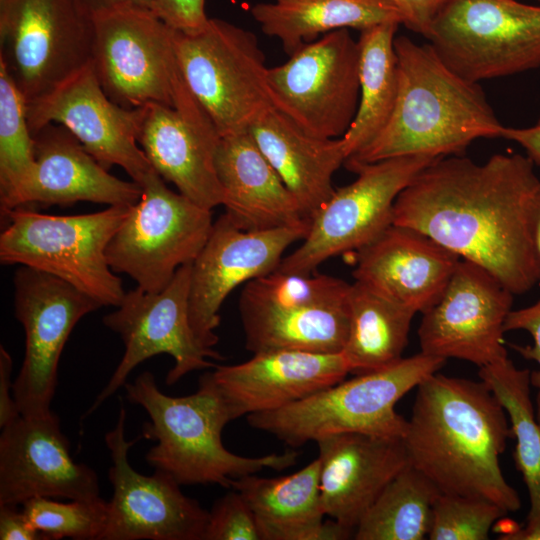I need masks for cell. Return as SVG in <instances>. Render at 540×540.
<instances>
[{
  "mask_svg": "<svg viewBox=\"0 0 540 540\" xmlns=\"http://www.w3.org/2000/svg\"><path fill=\"white\" fill-rule=\"evenodd\" d=\"M539 184L528 156L495 154L483 164L439 157L400 192L392 224L418 230L523 294L538 282L530 210Z\"/></svg>",
  "mask_w": 540,
  "mask_h": 540,
  "instance_id": "cell-1",
  "label": "cell"
},
{
  "mask_svg": "<svg viewBox=\"0 0 540 540\" xmlns=\"http://www.w3.org/2000/svg\"><path fill=\"white\" fill-rule=\"evenodd\" d=\"M510 437L507 413L483 381L436 372L417 386L402 440L409 464L441 493L483 498L510 513L521 507L499 461Z\"/></svg>",
  "mask_w": 540,
  "mask_h": 540,
  "instance_id": "cell-2",
  "label": "cell"
},
{
  "mask_svg": "<svg viewBox=\"0 0 540 540\" xmlns=\"http://www.w3.org/2000/svg\"><path fill=\"white\" fill-rule=\"evenodd\" d=\"M398 92L389 120L359 153L349 170L410 155H461L476 139L501 138L497 119L479 83L449 68L431 44L395 37Z\"/></svg>",
  "mask_w": 540,
  "mask_h": 540,
  "instance_id": "cell-3",
  "label": "cell"
},
{
  "mask_svg": "<svg viewBox=\"0 0 540 540\" xmlns=\"http://www.w3.org/2000/svg\"><path fill=\"white\" fill-rule=\"evenodd\" d=\"M124 387L127 399L142 406L150 417L143 426V436L157 444L147 452V463L168 472L181 485L218 484L231 488L237 478L266 468L281 471L297 461L294 450L244 457L223 445V428L234 417L210 372L200 378L196 392L183 397L164 394L149 371Z\"/></svg>",
  "mask_w": 540,
  "mask_h": 540,
  "instance_id": "cell-4",
  "label": "cell"
},
{
  "mask_svg": "<svg viewBox=\"0 0 540 540\" xmlns=\"http://www.w3.org/2000/svg\"><path fill=\"white\" fill-rule=\"evenodd\" d=\"M446 360L422 352L369 373L354 375L282 408L247 416L249 425L291 448L341 433L402 438L407 420L395 410L409 391Z\"/></svg>",
  "mask_w": 540,
  "mask_h": 540,
  "instance_id": "cell-5",
  "label": "cell"
},
{
  "mask_svg": "<svg viewBox=\"0 0 540 540\" xmlns=\"http://www.w3.org/2000/svg\"><path fill=\"white\" fill-rule=\"evenodd\" d=\"M132 206L71 216L41 214L28 206L1 211L6 226L0 235V261L49 273L102 306L117 307L126 292L106 250Z\"/></svg>",
  "mask_w": 540,
  "mask_h": 540,
  "instance_id": "cell-6",
  "label": "cell"
},
{
  "mask_svg": "<svg viewBox=\"0 0 540 540\" xmlns=\"http://www.w3.org/2000/svg\"><path fill=\"white\" fill-rule=\"evenodd\" d=\"M351 284L316 272L279 270L244 285L239 310L246 348L341 353L349 332Z\"/></svg>",
  "mask_w": 540,
  "mask_h": 540,
  "instance_id": "cell-7",
  "label": "cell"
},
{
  "mask_svg": "<svg viewBox=\"0 0 540 540\" xmlns=\"http://www.w3.org/2000/svg\"><path fill=\"white\" fill-rule=\"evenodd\" d=\"M175 53L183 80L222 136L248 131L275 108L269 67L251 31L209 18L200 30H175Z\"/></svg>",
  "mask_w": 540,
  "mask_h": 540,
  "instance_id": "cell-8",
  "label": "cell"
},
{
  "mask_svg": "<svg viewBox=\"0 0 540 540\" xmlns=\"http://www.w3.org/2000/svg\"><path fill=\"white\" fill-rule=\"evenodd\" d=\"M425 38L466 80L540 67V6L516 0H445Z\"/></svg>",
  "mask_w": 540,
  "mask_h": 540,
  "instance_id": "cell-9",
  "label": "cell"
},
{
  "mask_svg": "<svg viewBox=\"0 0 540 540\" xmlns=\"http://www.w3.org/2000/svg\"><path fill=\"white\" fill-rule=\"evenodd\" d=\"M140 186V199L110 240L106 257L115 273L158 293L206 244L214 225L212 209L169 189L154 169Z\"/></svg>",
  "mask_w": 540,
  "mask_h": 540,
  "instance_id": "cell-10",
  "label": "cell"
},
{
  "mask_svg": "<svg viewBox=\"0 0 540 540\" xmlns=\"http://www.w3.org/2000/svg\"><path fill=\"white\" fill-rule=\"evenodd\" d=\"M0 43L29 103L91 62L92 14L78 0H0Z\"/></svg>",
  "mask_w": 540,
  "mask_h": 540,
  "instance_id": "cell-11",
  "label": "cell"
},
{
  "mask_svg": "<svg viewBox=\"0 0 540 540\" xmlns=\"http://www.w3.org/2000/svg\"><path fill=\"white\" fill-rule=\"evenodd\" d=\"M431 155L400 156L353 168L357 178L335 189L311 219L302 244L283 257L279 270L308 274L331 257L357 251L392 225L400 192L430 163Z\"/></svg>",
  "mask_w": 540,
  "mask_h": 540,
  "instance_id": "cell-12",
  "label": "cell"
},
{
  "mask_svg": "<svg viewBox=\"0 0 540 540\" xmlns=\"http://www.w3.org/2000/svg\"><path fill=\"white\" fill-rule=\"evenodd\" d=\"M92 20L91 63L108 97L125 108L173 107L181 78L175 30L140 7L96 12Z\"/></svg>",
  "mask_w": 540,
  "mask_h": 540,
  "instance_id": "cell-13",
  "label": "cell"
},
{
  "mask_svg": "<svg viewBox=\"0 0 540 540\" xmlns=\"http://www.w3.org/2000/svg\"><path fill=\"white\" fill-rule=\"evenodd\" d=\"M268 83L275 108L301 129L341 138L359 104L358 41L349 29L327 33L269 68Z\"/></svg>",
  "mask_w": 540,
  "mask_h": 540,
  "instance_id": "cell-14",
  "label": "cell"
},
{
  "mask_svg": "<svg viewBox=\"0 0 540 540\" xmlns=\"http://www.w3.org/2000/svg\"><path fill=\"white\" fill-rule=\"evenodd\" d=\"M192 263L181 266L160 292L136 287L125 293L117 310L103 317L104 324L120 335L125 351L110 380L96 397L88 414L124 386L130 372L158 354L170 355L175 364L166 376L173 385L186 374L213 367L208 359H221L213 349L203 347L189 321L188 297Z\"/></svg>",
  "mask_w": 540,
  "mask_h": 540,
  "instance_id": "cell-15",
  "label": "cell"
},
{
  "mask_svg": "<svg viewBox=\"0 0 540 540\" xmlns=\"http://www.w3.org/2000/svg\"><path fill=\"white\" fill-rule=\"evenodd\" d=\"M15 317L25 331V355L13 382L19 412L40 417L52 412L58 363L73 328L102 305L66 281L21 265L14 274Z\"/></svg>",
  "mask_w": 540,
  "mask_h": 540,
  "instance_id": "cell-16",
  "label": "cell"
},
{
  "mask_svg": "<svg viewBox=\"0 0 540 540\" xmlns=\"http://www.w3.org/2000/svg\"><path fill=\"white\" fill-rule=\"evenodd\" d=\"M513 294L483 267L460 259L440 298L423 314L421 352L479 368L507 356L504 323Z\"/></svg>",
  "mask_w": 540,
  "mask_h": 540,
  "instance_id": "cell-17",
  "label": "cell"
},
{
  "mask_svg": "<svg viewBox=\"0 0 540 540\" xmlns=\"http://www.w3.org/2000/svg\"><path fill=\"white\" fill-rule=\"evenodd\" d=\"M126 410L122 407L116 426L106 433L112 465L108 478L113 495L101 540H203L209 511L185 495L168 472H137L128 451L138 440L125 438Z\"/></svg>",
  "mask_w": 540,
  "mask_h": 540,
  "instance_id": "cell-18",
  "label": "cell"
},
{
  "mask_svg": "<svg viewBox=\"0 0 540 540\" xmlns=\"http://www.w3.org/2000/svg\"><path fill=\"white\" fill-rule=\"evenodd\" d=\"M142 117L143 106L125 108L108 97L91 62L27 103L32 134L62 125L104 168L120 166L139 185L153 170L138 143Z\"/></svg>",
  "mask_w": 540,
  "mask_h": 540,
  "instance_id": "cell-19",
  "label": "cell"
},
{
  "mask_svg": "<svg viewBox=\"0 0 540 540\" xmlns=\"http://www.w3.org/2000/svg\"><path fill=\"white\" fill-rule=\"evenodd\" d=\"M310 222L260 231L238 228L225 215L192 262L188 297L189 321L200 344L212 349L218 342L215 329L219 310L239 285L266 275L279 266L283 253L308 234Z\"/></svg>",
  "mask_w": 540,
  "mask_h": 540,
  "instance_id": "cell-20",
  "label": "cell"
},
{
  "mask_svg": "<svg viewBox=\"0 0 540 540\" xmlns=\"http://www.w3.org/2000/svg\"><path fill=\"white\" fill-rule=\"evenodd\" d=\"M221 135L189 91L178 82L174 106H143L138 143L153 169L178 192L205 208L223 204L216 170Z\"/></svg>",
  "mask_w": 540,
  "mask_h": 540,
  "instance_id": "cell-21",
  "label": "cell"
},
{
  "mask_svg": "<svg viewBox=\"0 0 540 540\" xmlns=\"http://www.w3.org/2000/svg\"><path fill=\"white\" fill-rule=\"evenodd\" d=\"M1 429L0 505H22L35 497L100 496L95 471L72 459L53 411L40 417L20 415Z\"/></svg>",
  "mask_w": 540,
  "mask_h": 540,
  "instance_id": "cell-22",
  "label": "cell"
},
{
  "mask_svg": "<svg viewBox=\"0 0 540 540\" xmlns=\"http://www.w3.org/2000/svg\"><path fill=\"white\" fill-rule=\"evenodd\" d=\"M34 167L1 211L19 206H71L79 201L132 206L142 188L108 172L64 126L50 123L33 134Z\"/></svg>",
  "mask_w": 540,
  "mask_h": 540,
  "instance_id": "cell-23",
  "label": "cell"
},
{
  "mask_svg": "<svg viewBox=\"0 0 540 540\" xmlns=\"http://www.w3.org/2000/svg\"><path fill=\"white\" fill-rule=\"evenodd\" d=\"M350 374L344 354L271 350L210 372L234 419L273 411L332 386Z\"/></svg>",
  "mask_w": 540,
  "mask_h": 540,
  "instance_id": "cell-24",
  "label": "cell"
},
{
  "mask_svg": "<svg viewBox=\"0 0 540 540\" xmlns=\"http://www.w3.org/2000/svg\"><path fill=\"white\" fill-rule=\"evenodd\" d=\"M326 516L355 532L364 514L409 460L402 438L362 433L316 441Z\"/></svg>",
  "mask_w": 540,
  "mask_h": 540,
  "instance_id": "cell-25",
  "label": "cell"
},
{
  "mask_svg": "<svg viewBox=\"0 0 540 540\" xmlns=\"http://www.w3.org/2000/svg\"><path fill=\"white\" fill-rule=\"evenodd\" d=\"M355 252V281L415 313L436 303L461 259L418 230L394 224Z\"/></svg>",
  "mask_w": 540,
  "mask_h": 540,
  "instance_id": "cell-26",
  "label": "cell"
},
{
  "mask_svg": "<svg viewBox=\"0 0 540 540\" xmlns=\"http://www.w3.org/2000/svg\"><path fill=\"white\" fill-rule=\"evenodd\" d=\"M216 170L224 214L238 228L260 231L311 222L248 131L221 137Z\"/></svg>",
  "mask_w": 540,
  "mask_h": 540,
  "instance_id": "cell-27",
  "label": "cell"
},
{
  "mask_svg": "<svg viewBox=\"0 0 540 540\" xmlns=\"http://www.w3.org/2000/svg\"><path fill=\"white\" fill-rule=\"evenodd\" d=\"M248 132L311 221L335 191L333 175L346 160L342 139L311 135L276 108Z\"/></svg>",
  "mask_w": 540,
  "mask_h": 540,
  "instance_id": "cell-28",
  "label": "cell"
},
{
  "mask_svg": "<svg viewBox=\"0 0 540 540\" xmlns=\"http://www.w3.org/2000/svg\"><path fill=\"white\" fill-rule=\"evenodd\" d=\"M231 488L251 507L261 540H344L354 536L336 521H325L318 458L286 476L237 478Z\"/></svg>",
  "mask_w": 540,
  "mask_h": 540,
  "instance_id": "cell-29",
  "label": "cell"
},
{
  "mask_svg": "<svg viewBox=\"0 0 540 540\" xmlns=\"http://www.w3.org/2000/svg\"><path fill=\"white\" fill-rule=\"evenodd\" d=\"M250 13L264 34L280 41L288 56L335 30L404 23L389 0H271L255 4Z\"/></svg>",
  "mask_w": 540,
  "mask_h": 540,
  "instance_id": "cell-30",
  "label": "cell"
},
{
  "mask_svg": "<svg viewBox=\"0 0 540 540\" xmlns=\"http://www.w3.org/2000/svg\"><path fill=\"white\" fill-rule=\"evenodd\" d=\"M479 377L499 400L515 438L514 460L526 485L530 508L523 528L506 532L503 540H522L540 532V420L531 399V373L508 358L479 368Z\"/></svg>",
  "mask_w": 540,
  "mask_h": 540,
  "instance_id": "cell-31",
  "label": "cell"
},
{
  "mask_svg": "<svg viewBox=\"0 0 540 540\" xmlns=\"http://www.w3.org/2000/svg\"><path fill=\"white\" fill-rule=\"evenodd\" d=\"M415 314L361 282L351 284L349 332L342 351L350 374L380 370L402 359Z\"/></svg>",
  "mask_w": 540,
  "mask_h": 540,
  "instance_id": "cell-32",
  "label": "cell"
},
{
  "mask_svg": "<svg viewBox=\"0 0 540 540\" xmlns=\"http://www.w3.org/2000/svg\"><path fill=\"white\" fill-rule=\"evenodd\" d=\"M399 25L386 22L360 31L357 40L359 104L351 125L341 137L346 160L359 153L379 134L393 111L398 92L394 40Z\"/></svg>",
  "mask_w": 540,
  "mask_h": 540,
  "instance_id": "cell-33",
  "label": "cell"
},
{
  "mask_svg": "<svg viewBox=\"0 0 540 540\" xmlns=\"http://www.w3.org/2000/svg\"><path fill=\"white\" fill-rule=\"evenodd\" d=\"M440 493L425 475L407 465L364 514L353 538L425 539L430 529L433 505Z\"/></svg>",
  "mask_w": 540,
  "mask_h": 540,
  "instance_id": "cell-34",
  "label": "cell"
},
{
  "mask_svg": "<svg viewBox=\"0 0 540 540\" xmlns=\"http://www.w3.org/2000/svg\"><path fill=\"white\" fill-rule=\"evenodd\" d=\"M35 164L27 102L0 61V204L28 178Z\"/></svg>",
  "mask_w": 540,
  "mask_h": 540,
  "instance_id": "cell-35",
  "label": "cell"
},
{
  "mask_svg": "<svg viewBox=\"0 0 540 540\" xmlns=\"http://www.w3.org/2000/svg\"><path fill=\"white\" fill-rule=\"evenodd\" d=\"M21 506L31 526L50 540H101L108 517V502L101 496L66 503L35 497Z\"/></svg>",
  "mask_w": 540,
  "mask_h": 540,
  "instance_id": "cell-36",
  "label": "cell"
},
{
  "mask_svg": "<svg viewBox=\"0 0 540 540\" xmlns=\"http://www.w3.org/2000/svg\"><path fill=\"white\" fill-rule=\"evenodd\" d=\"M507 512L477 497L440 493L434 502L430 540H486L497 520Z\"/></svg>",
  "mask_w": 540,
  "mask_h": 540,
  "instance_id": "cell-37",
  "label": "cell"
},
{
  "mask_svg": "<svg viewBox=\"0 0 540 540\" xmlns=\"http://www.w3.org/2000/svg\"><path fill=\"white\" fill-rule=\"evenodd\" d=\"M203 540H261L254 513L239 491L214 503Z\"/></svg>",
  "mask_w": 540,
  "mask_h": 540,
  "instance_id": "cell-38",
  "label": "cell"
},
{
  "mask_svg": "<svg viewBox=\"0 0 540 540\" xmlns=\"http://www.w3.org/2000/svg\"><path fill=\"white\" fill-rule=\"evenodd\" d=\"M524 330L533 339L532 345L512 347L526 360L534 361L538 369L531 374V384L537 388L536 416L540 420V300L536 303L517 310H511L504 323V331Z\"/></svg>",
  "mask_w": 540,
  "mask_h": 540,
  "instance_id": "cell-39",
  "label": "cell"
},
{
  "mask_svg": "<svg viewBox=\"0 0 540 540\" xmlns=\"http://www.w3.org/2000/svg\"><path fill=\"white\" fill-rule=\"evenodd\" d=\"M152 11L172 29L193 33L207 23L205 0H152Z\"/></svg>",
  "mask_w": 540,
  "mask_h": 540,
  "instance_id": "cell-40",
  "label": "cell"
},
{
  "mask_svg": "<svg viewBox=\"0 0 540 540\" xmlns=\"http://www.w3.org/2000/svg\"><path fill=\"white\" fill-rule=\"evenodd\" d=\"M19 505H0L1 540H50L31 526Z\"/></svg>",
  "mask_w": 540,
  "mask_h": 540,
  "instance_id": "cell-41",
  "label": "cell"
},
{
  "mask_svg": "<svg viewBox=\"0 0 540 540\" xmlns=\"http://www.w3.org/2000/svg\"><path fill=\"white\" fill-rule=\"evenodd\" d=\"M402 13L404 25L423 36L445 0H389Z\"/></svg>",
  "mask_w": 540,
  "mask_h": 540,
  "instance_id": "cell-42",
  "label": "cell"
},
{
  "mask_svg": "<svg viewBox=\"0 0 540 540\" xmlns=\"http://www.w3.org/2000/svg\"><path fill=\"white\" fill-rule=\"evenodd\" d=\"M13 361L7 350L0 346V427L3 428L21 414L13 394L11 379Z\"/></svg>",
  "mask_w": 540,
  "mask_h": 540,
  "instance_id": "cell-43",
  "label": "cell"
},
{
  "mask_svg": "<svg viewBox=\"0 0 540 540\" xmlns=\"http://www.w3.org/2000/svg\"><path fill=\"white\" fill-rule=\"evenodd\" d=\"M501 138L521 145L533 163L540 165V117L528 128L504 127Z\"/></svg>",
  "mask_w": 540,
  "mask_h": 540,
  "instance_id": "cell-44",
  "label": "cell"
},
{
  "mask_svg": "<svg viewBox=\"0 0 540 540\" xmlns=\"http://www.w3.org/2000/svg\"><path fill=\"white\" fill-rule=\"evenodd\" d=\"M530 234L537 280L540 282V184L532 199L530 210Z\"/></svg>",
  "mask_w": 540,
  "mask_h": 540,
  "instance_id": "cell-45",
  "label": "cell"
},
{
  "mask_svg": "<svg viewBox=\"0 0 540 540\" xmlns=\"http://www.w3.org/2000/svg\"><path fill=\"white\" fill-rule=\"evenodd\" d=\"M91 14L118 7H140L152 10V0H78Z\"/></svg>",
  "mask_w": 540,
  "mask_h": 540,
  "instance_id": "cell-46",
  "label": "cell"
},
{
  "mask_svg": "<svg viewBox=\"0 0 540 540\" xmlns=\"http://www.w3.org/2000/svg\"><path fill=\"white\" fill-rule=\"evenodd\" d=\"M540 1V0H539Z\"/></svg>",
  "mask_w": 540,
  "mask_h": 540,
  "instance_id": "cell-47",
  "label": "cell"
}]
</instances>
